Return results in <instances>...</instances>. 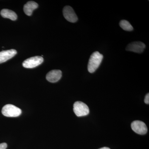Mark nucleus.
<instances>
[{
    "mask_svg": "<svg viewBox=\"0 0 149 149\" xmlns=\"http://www.w3.org/2000/svg\"><path fill=\"white\" fill-rule=\"evenodd\" d=\"M99 149H110L109 148H107V147H103V148H101Z\"/></svg>",
    "mask_w": 149,
    "mask_h": 149,
    "instance_id": "nucleus-15",
    "label": "nucleus"
},
{
    "mask_svg": "<svg viewBox=\"0 0 149 149\" xmlns=\"http://www.w3.org/2000/svg\"><path fill=\"white\" fill-rule=\"evenodd\" d=\"M103 56L98 52H95L91 54L89 59L88 70L90 73H93L97 70L101 63Z\"/></svg>",
    "mask_w": 149,
    "mask_h": 149,
    "instance_id": "nucleus-1",
    "label": "nucleus"
},
{
    "mask_svg": "<svg viewBox=\"0 0 149 149\" xmlns=\"http://www.w3.org/2000/svg\"><path fill=\"white\" fill-rule=\"evenodd\" d=\"M44 58L40 56H35L25 60L22 63L24 67L27 68H32L36 67L42 63Z\"/></svg>",
    "mask_w": 149,
    "mask_h": 149,
    "instance_id": "nucleus-4",
    "label": "nucleus"
},
{
    "mask_svg": "<svg viewBox=\"0 0 149 149\" xmlns=\"http://www.w3.org/2000/svg\"><path fill=\"white\" fill-rule=\"evenodd\" d=\"M63 15L68 21L72 23L76 22L78 18L73 9L70 6H67L63 8Z\"/></svg>",
    "mask_w": 149,
    "mask_h": 149,
    "instance_id": "nucleus-6",
    "label": "nucleus"
},
{
    "mask_svg": "<svg viewBox=\"0 0 149 149\" xmlns=\"http://www.w3.org/2000/svg\"><path fill=\"white\" fill-rule=\"evenodd\" d=\"M145 101V103L148 104H149V93L147 94L146 95V97H145V101Z\"/></svg>",
    "mask_w": 149,
    "mask_h": 149,
    "instance_id": "nucleus-14",
    "label": "nucleus"
},
{
    "mask_svg": "<svg viewBox=\"0 0 149 149\" xmlns=\"http://www.w3.org/2000/svg\"><path fill=\"white\" fill-rule=\"evenodd\" d=\"M61 77V70H54L48 72L46 75V79L51 83H56L60 80Z\"/></svg>",
    "mask_w": 149,
    "mask_h": 149,
    "instance_id": "nucleus-8",
    "label": "nucleus"
},
{
    "mask_svg": "<svg viewBox=\"0 0 149 149\" xmlns=\"http://www.w3.org/2000/svg\"><path fill=\"white\" fill-rule=\"evenodd\" d=\"M1 15L4 18L10 19L12 20H15L17 19V15L13 11L7 9H3L1 11Z\"/></svg>",
    "mask_w": 149,
    "mask_h": 149,
    "instance_id": "nucleus-11",
    "label": "nucleus"
},
{
    "mask_svg": "<svg viewBox=\"0 0 149 149\" xmlns=\"http://www.w3.org/2000/svg\"><path fill=\"white\" fill-rule=\"evenodd\" d=\"M2 113L7 117H17L21 114L22 110L13 105L8 104L3 107Z\"/></svg>",
    "mask_w": 149,
    "mask_h": 149,
    "instance_id": "nucleus-2",
    "label": "nucleus"
},
{
    "mask_svg": "<svg viewBox=\"0 0 149 149\" xmlns=\"http://www.w3.org/2000/svg\"><path fill=\"white\" fill-rule=\"evenodd\" d=\"M146 45L141 42H134L128 44L126 47V50L141 54L143 52Z\"/></svg>",
    "mask_w": 149,
    "mask_h": 149,
    "instance_id": "nucleus-7",
    "label": "nucleus"
},
{
    "mask_svg": "<svg viewBox=\"0 0 149 149\" xmlns=\"http://www.w3.org/2000/svg\"><path fill=\"white\" fill-rule=\"evenodd\" d=\"M131 126L134 132L140 135H145L148 131V128L146 124L140 120L133 121L131 123Z\"/></svg>",
    "mask_w": 149,
    "mask_h": 149,
    "instance_id": "nucleus-5",
    "label": "nucleus"
},
{
    "mask_svg": "<svg viewBox=\"0 0 149 149\" xmlns=\"http://www.w3.org/2000/svg\"><path fill=\"white\" fill-rule=\"evenodd\" d=\"M38 7V4L33 1H29L24 6V13L28 16L32 15L33 10L37 9Z\"/></svg>",
    "mask_w": 149,
    "mask_h": 149,
    "instance_id": "nucleus-10",
    "label": "nucleus"
},
{
    "mask_svg": "<svg viewBox=\"0 0 149 149\" xmlns=\"http://www.w3.org/2000/svg\"><path fill=\"white\" fill-rule=\"evenodd\" d=\"M73 111L77 116L81 117L89 114L90 110L86 104L82 102L77 101L73 105Z\"/></svg>",
    "mask_w": 149,
    "mask_h": 149,
    "instance_id": "nucleus-3",
    "label": "nucleus"
},
{
    "mask_svg": "<svg viewBox=\"0 0 149 149\" xmlns=\"http://www.w3.org/2000/svg\"><path fill=\"white\" fill-rule=\"evenodd\" d=\"M17 53V51L13 49L0 52V63L5 62L8 60L12 58Z\"/></svg>",
    "mask_w": 149,
    "mask_h": 149,
    "instance_id": "nucleus-9",
    "label": "nucleus"
},
{
    "mask_svg": "<svg viewBox=\"0 0 149 149\" xmlns=\"http://www.w3.org/2000/svg\"><path fill=\"white\" fill-rule=\"evenodd\" d=\"M7 147V144L6 143L0 144V149H6Z\"/></svg>",
    "mask_w": 149,
    "mask_h": 149,
    "instance_id": "nucleus-13",
    "label": "nucleus"
},
{
    "mask_svg": "<svg viewBox=\"0 0 149 149\" xmlns=\"http://www.w3.org/2000/svg\"><path fill=\"white\" fill-rule=\"evenodd\" d=\"M119 25L122 29L125 31H131L133 29V26L130 22L126 20H121L119 23Z\"/></svg>",
    "mask_w": 149,
    "mask_h": 149,
    "instance_id": "nucleus-12",
    "label": "nucleus"
}]
</instances>
